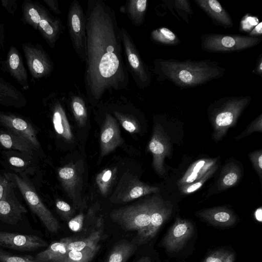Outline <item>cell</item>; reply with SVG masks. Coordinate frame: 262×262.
Here are the masks:
<instances>
[{
  "label": "cell",
  "mask_w": 262,
  "mask_h": 262,
  "mask_svg": "<svg viewBox=\"0 0 262 262\" xmlns=\"http://www.w3.org/2000/svg\"><path fill=\"white\" fill-rule=\"evenodd\" d=\"M154 64L158 81H168L181 89L194 88L222 78L226 71L217 62L210 59H157Z\"/></svg>",
  "instance_id": "cell-1"
},
{
  "label": "cell",
  "mask_w": 262,
  "mask_h": 262,
  "mask_svg": "<svg viewBox=\"0 0 262 262\" xmlns=\"http://www.w3.org/2000/svg\"><path fill=\"white\" fill-rule=\"evenodd\" d=\"M251 96L226 97L216 100L208 107L213 127V138L219 141L227 130L237 122L239 117L250 104Z\"/></svg>",
  "instance_id": "cell-2"
},
{
  "label": "cell",
  "mask_w": 262,
  "mask_h": 262,
  "mask_svg": "<svg viewBox=\"0 0 262 262\" xmlns=\"http://www.w3.org/2000/svg\"><path fill=\"white\" fill-rule=\"evenodd\" d=\"M161 199L152 197L130 205L113 210L112 221L125 231H143L149 224L151 214Z\"/></svg>",
  "instance_id": "cell-3"
},
{
  "label": "cell",
  "mask_w": 262,
  "mask_h": 262,
  "mask_svg": "<svg viewBox=\"0 0 262 262\" xmlns=\"http://www.w3.org/2000/svg\"><path fill=\"white\" fill-rule=\"evenodd\" d=\"M261 37L248 35L207 33L201 36V46L210 53L238 52L258 45Z\"/></svg>",
  "instance_id": "cell-4"
},
{
  "label": "cell",
  "mask_w": 262,
  "mask_h": 262,
  "mask_svg": "<svg viewBox=\"0 0 262 262\" xmlns=\"http://www.w3.org/2000/svg\"><path fill=\"white\" fill-rule=\"evenodd\" d=\"M8 175L19 189L31 211L37 216L46 228L51 233L57 232L60 228L58 220L43 203L31 183L16 174Z\"/></svg>",
  "instance_id": "cell-5"
},
{
  "label": "cell",
  "mask_w": 262,
  "mask_h": 262,
  "mask_svg": "<svg viewBox=\"0 0 262 262\" xmlns=\"http://www.w3.org/2000/svg\"><path fill=\"white\" fill-rule=\"evenodd\" d=\"M159 191L158 187L144 183L130 173H125L122 176L110 200L113 203L124 204Z\"/></svg>",
  "instance_id": "cell-6"
},
{
  "label": "cell",
  "mask_w": 262,
  "mask_h": 262,
  "mask_svg": "<svg viewBox=\"0 0 262 262\" xmlns=\"http://www.w3.org/2000/svg\"><path fill=\"white\" fill-rule=\"evenodd\" d=\"M22 49L32 78L38 79L49 75L51 62L40 45L25 42L23 43Z\"/></svg>",
  "instance_id": "cell-7"
},
{
  "label": "cell",
  "mask_w": 262,
  "mask_h": 262,
  "mask_svg": "<svg viewBox=\"0 0 262 262\" xmlns=\"http://www.w3.org/2000/svg\"><path fill=\"white\" fill-rule=\"evenodd\" d=\"M194 228L189 220L177 218L162 241V246L169 252L181 250L193 236Z\"/></svg>",
  "instance_id": "cell-8"
},
{
  "label": "cell",
  "mask_w": 262,
  "mask_h": 262,
  "mask_svg": "<svg viewBox=\"0 0 262 262\" xmlns=\"http://www.w3.org/2000/svg\"><path fill=\"white\" fill-rule=\"evenodd\" d=\"M0 124L28 141L36 149L40 148L37 132L26 119L16 114L0 111Z\"/></svg>",
  "instance_id": "cell-9"
},
{
  "label": "cell",
  "mask_w": 262,
  "mask_h": 262,
  "mask_svg": "<svg viewBox=\"0 0 262 262\" xmlns=\"http://www.w3.org/2000/svg\"><path fill=\"white\" fill-rule=\"evenodd\" d=\"M14 185V183L10 179L4 194L0 200V222L12 225L17 224L23 214L27 212L26 208L15 196Z\"/></svg>",
  "instance_id": "cell-10"
},
{
  "label": "cell",
  "mask_w": 262,
  "mask_h": 262,
  "mask_svg": "<svg viewBox=\"0 0 262 262\" xmlns=\"http://www.w3.org/2000/svg\"><path fill=\"white\" fill-rule=\"evenodd\" d=\"M148 149L152 155V166L160 176L165 173L164 159L170 154V144L160 124L155 125Z\"/></svg>",
  "instance_id": "cell-11"
},
{
  "label": "cell",
  "mask_w": 262,
  "mask_h": 262,
  "mask_svg": "<svg viewBox=\"0 0 262 262\" xmlns=\"http://www.w3.org/2000/svg\"><path fill=\"white\" fill-rule=\"evenodd\" d=\"M0 246L20 251H32L48 247V244L37 235L0 231Z\"/></svg>",
  "instance_id": "cell-12"
},
{
  "label": "cell",
  "mask_w": 262,
  "mask_h": 262,
  "mask_svg": "<svg viewBox=\"0 0 262 262\" xmlns=\"http://www.w3.org/2000/svg\"><path fill=\"white\" fill-rule=\"evenodd\" d=\"M171 212V207L161 199L152 212L149 224L143 231L137 234L133 242L137 246H140L152 239Z\"/></svg>",
  "instance_id": "cell-13"
},
{
  "label": "cell",
  "mask_w": 262,
  "mask_h": 262,
  "mask_svg": "<svg viewBox=\"0 0 262 262\" xmlns=\"http://www.w3.org/2000/svg\"><path fill=\"white\" fill-rule=\"evenodd\" d=\"M2 67L21 85L24 90L29 89L28 74L23 58L18 49L11 45L7 52Z\"/></svg>",
  "instance_id": "cell-14"
},
{
  "label": "cell",
  "mask_w": 262,
  "mask_h": 262,
  "mask_svg": "<svg viewBox=\"0 0 262 262\" xmlns=\"http://www.w3.org/2000/svg\"><path fill=\"white\" fill-rule=\"evenodd\" d=\"M100 143L101 157L114 151L123 143L118 124L110 115L106 116L100 133Z\"/></svg>",
  "instance_id": "cell-15"
},
{
  "label": "cell",
  "mask_w": 262,
  "mask_h": 262,
  "mask_svg": "<svg viewBox=\"0 0 262 262\" xmlns=\"http://www.w3.org/2000/svg\"><path fill=\"white\" fill-rule=\"evenodd\" d=\"M58 175L64 190L72 200L74 208H81L82 203L77 195L81 178L76 165L69 164L60 168Z\"/></svg>",
  "instance_id": "cell-16"
},
{
  "label": "cell",
  "mask_w": 262,
  "mask_h": 262,
  "mask_svg": "<svg viewBox=\"0 0 262 262\" xmlns=\"http://www.w3.org/2000/svg\"><path fill=\"white\" fill-rule=\"evenodd\" d=\"M194 2L208 16L214 25L226 29L233 27V22L230 15L219 1L194 0Z\"/></svg>",
  "instance_id": "cell-17"
},
{
  "label": "cell",
  "mask_w": 262,
  "mask_h": 262,
  "mask_svg": "<svg viewBox=\"0 0 262 262\" xmlns=\"http://www.w3.org/2000/svg\"><path fill=\"white\" fill-rule=\"evenodd\" d=\"M74 239L65 237L52 242L34 257L39 262H66L69 252L68 245Z\"/></svg>",
  "instance_id": "cell-18"
},
{
  "label": "cell",
  "mask_w": 262,
  "mask_h": 262,
  "mask_svg": "<svg viewBox=\"0 0 262 262\" xmlns=\"http://www.w3.org/2000/svg\"><path fill=\"white\" fill-rule=\"evenodd\" d=\"M197 215L209 224L219 227H229L236 221V217L230 209L224 207H217L203 210Z\"/></svg>",
  "instance_id": "cell-19"
},
{
  "label": "cell",
  "mask_w": 262,
  "mask_h": 262,
  "mask_svg": "<svg viewBox=\"0 0 262 262\" xmlns=\"http://www.w3.org/2000/svg\"><path fill=\"white\" fill-rule=\"evenodd\" d=\"M25 95L14 85L0 77V104L19 108L26 105Z\"/></svg>",
  "instance_id": "cell-20"
},
{
  "label": "cell",
  "mask_w": 262,
  "mask_h": 262,
  "mask_svg": "<svg viewBox=\"0 0 262 262\" xmlns=\"http://www.w3.org/2000/svg\"><path fill=\"white\" fill-rule=\"evenodd\" d=\"M96 225L92 232L84 238H75L68 245L70 250L80 251L88 248H94L99 245V242L102 237L104 220L102 216L97 220Z\"/></svg>",
  "instance_id": "cell-21"
},
{
  "label": "cell",
  "mask_w": 262,
  "mask_h": 262,
  "mask_svg": "<svg viewBox=\"0 0 262 262\" xmlns=\"http://www.w3.org/2000/svg\"><path fill=\"white\" fill-rule=\"evenodd\" d=\"M22 20L35 30H37L40 21L49 16L45 8L38 2L27 0L22 5Z\"/></svg>",
  "instance_id": "cell-22"
},
{
  "label": "cell",
  "mask_w": 262,
  "mask_h": 262,
  "mask_svg": "<svg viewBox=\"0 0 262 262\" xmlns=\"http://www.w3.org/2000/svg\"><path fill=\"white\" fill-rule=\"evenodd\" d=\"M217 159H202L195 162L178 182L180 187L193 183L202 177L213 166Z\"/></svg>",
  "instance_id": "cell-23"
},
{
  "label": "cell",
  "mask_w": 262,
  "mask_h": 262,
  "mask_svg": "<svg viewBox=\"0 0 262 262\" xmlns=\"http://www.w3.org/2000/svg\"><path fill=\"white\" fill-rule=\"evenodd\" d=\"M0 145L6 148L17 150L29 155H33L36 149L26 140L8 130H0Z\"/></svg>",
  "instance_id": "cell-24"
},
{
  "label": "cell",
  "mask_w": 262,
  "mask_h": 262,
  "mask_svg": "<svg viewBox=\"0 0 262 262\" xmlns=\"http://www.w3.org/2000/svg\"><path fill=\"white\" fill-rule=\"evenodd\" d=\"M52 111V122L57 134L66 141H73V135L62 108L56 104L53 106Z\"/></svg>",
  "instance_id": "cell-25"
},
{
  "label": "cell",
  "mask_w": 262,
  "mask_h": 262,
  "mask_svg": "<svg viewBox=\"0 0 262 262\" xmlns=\"http://www.w3.org/2000/svg\"><path fill=\"white\" fill-rule=\"evenodd\" d=\"M137 247L134 242L122 240L113 246L105 262H126L134 254Z\"/></svg>",
  "instance_id": "cell-26"
},
{
  "label": "cell",
  "mask_w": 262,
  "mask_h": 262,
  "mask_svg": "<svg viewBox=\"0 0 262 262\" xmlns=\"http://www.w3.org/2000/svg\"><path fill=\"white\" fill-rule=\"evenodd\" d=\"M241 170L234 163H230L224 166L221 173L218 183L219 190H224L235 186L241 177Z\"/></svg>",
  "instance_id": "cell-27"
},
{
  "label": "cell",
  "mask_w": 262,
  "mask_h": 262,
  "mask_svg": "<svg viewBox=\"0 0 262 262\" xmlns=\"http://www.w3.org/2000/svg\"><path fill=\"white\" fill-rule=\"evenodd\" d=\"M164 2L173 15L176 12L187 24H189V17H191L193 14L189 1L187 0H166Z\"/></svg>",
  "instance_id": "cell-28"
},
{
  "label": "cell",
  "mask_w": 262,
  "mask_h": 262,
  "mask_svg": "<svg viewBox=\"0 0 262 262\" xmlns=\"http://www.w3.org/2000/svg\"><path fill=\"white\" fill-rule=\"evenodd\" d=\"M37 30L48 44L53 47L57 34V21L48 16L40 21Z\"/></svg>",
  "instance_id": "cell-29"
},
{
  "label": "cell",
  "mask_w": 262,
  "mask_h": 262,
  "mask_svg": "<svg viewBox=\"0 0 262 262\" xmlns=\"http://www.w3.org/2000/svg\"><path fill=\"white\" fill-rule=\"evenodd\" d=\"M151 37L155 42L167 46H177L181 43L177 35L166 27H161L154 30Z\"/></svg>",
  "instance_id": "cell-30"
},
{
  "label": "cell",
  "mask_w": 262,
  "mask_h": 262,
  "mask_svg": "<svg viewBox=\"0 0 262 262\" xmlns=\"http://www.w3.org/2000/svg\"><path fill=\"white\" fill-rule=\"evenodd\" d=\"M116 167L106 168L99 173L96 178L97 186L103 196H106L116 175Z\"/></svg>",
  "instance_id": "cell-31"
},
{
  "label": "cell",
  "mask_w": 262,
  "mask_h": 262,
  "mask_svg": "<svg viewBox=\"0 0 262 262\" xmlns=\"http://www.w3.org/2000/svg\"><path fill=\"white\" fill-rule=\"evenodd\" d=\"M100 245L80 251L70 250L66 262H91L97 254Z\"/></svg>",
  "instance_id": "cell-32"
},
{
  "label": "cell",
  "mask_w": 262,
  "mask_h": 262,
  "mask_svg": "<svg viewBox=\"0 0 262 262\" xmlns=\"http://www.w3.org/2000/svg\"><path fill=\"white\" fill-rule=\"evenodd\" d=\"M217 169V165L215 164L202 177L195 182L180 187L181 192L184 194H187L198 190L214 174Z\"/></svg>",
  "instance_id": "cell-33"
},
{
  "label": "cell",
  "mask_w": 262,
  "mask_h": 262,
  "mask_svg": "<svg viewBox=\"0 0 262 262\" xmlns=\"http://www.w3.org/2000/svg\"><path fill=\"white\" fill-rule=\"evenodd\" d=\"M116 116L124 129L130 133H137L140 127L137 122L132 117L119 113H115Z\"/></svg>",
  "instance_id": "cell-34"
},
{
  "label": "cell",
  "mask_w": 262,
  "mask_h": 262,
  "mask_svg": "<svg viewBox=\"0 0 262 262\" xmlns=\"http://www.w3.org/2000/svg\"><path fill=\"white\" fill-rule=\"evenodd\" d=\"M0 262H39L30 255L21 256L5 252L0 249Z\"/></svg>",
  "instance_id": "cell-35"
},
{
  "label": "cell",
  "mask_w": 262,
  "mask_h": 262,
  "mask_svg": "<svg viewBox=\"0 0 262 262\" xmlns=\"http://www.w3.org/2000/svg\"><path fill=\"white\" fill-rule=\"evenodd\" d=\"M56 210L61 218L67 221L70 220L75 213V210L67 202L57 200L56 201Z\"/></svg>",
  "instance_id": "cell-36"
},
{
  "label": "cell",
  "mask_w": 262,
  "mask_h": 262,
  "mask_svg": "<svg viewBox=\"0 0 262 262\" xmlns=\"http://www.w3.org/2000/svg\"><path fill=\"white\" fill-rule=\"evenodd\" d=\"M259 23V19L257 17L248 13L241 20L239 30L249 34Z\"/></svg>",
  "instance_id": "cell-37"
},
{
  "label": "cell",
  "mask_w": 262,
  "mask_h": 262,
  "mask_svg": "<svg viewBox=\"0 0 262 262\" xmlns=\"http://www.w3.org/2000/svg\"><path fill=\"white\" fill-rule=\"evenodd\" d=\"M74 114L79 126L85 125L86 114L83 105L79 101H75L72 104Z\"/></svg>",
  "instance_id": "cell-38"
},
{
  "label": "cell",
  "mask_w": 262,
  "mask_h": 262,
  "mask_svg": "<svg viewBox=\"0 0 262 262\" xmlns=\"http://www.w3.org/2000/svg\"><path fill=\"white\" fill-rule=\"evenodd\" d=\"M262 131V114H260L253 120L247 127V128L240 135L236 137V140L241 139L255 132Z\"/></svg>",
  "instance_id": "cell-39"
},
{
  "label": "cell",
  "mask_w": 262,
  "mask_h": 262,
  "mask_svg": "<svg viewBox=\"0 0 262 262\" xmlns=\"http://www.w3.org/2000/svg\"><path fill=\"white\" fill-rule=\"evenodd\" d=\"M249 158L261 179L262 178V150L260 149L250 153Z\"/></svg>",
  "instance_id": "cell-40"
},
{
  "label": "cell",
  "mask_w": 262,
  "mask_h": 262,
  "mask_svg": "<svg viewBox=\"0 0 262 262\" xmlns=\"http://www.w3.org/2000/svg\"><path fill=\"white\" fill-rule=\"evenodd\" d=\"M85 215L81 212L72 217L68 222V227L73 232H78L83 229L84 225Z\"/></svg>",
  "instance_id": "cell-41"
},
{
  "label": "cell",
  "mask_w": 262,
  "mask_h": 262,
  "mask_svg": "<svg viewBox=\"0 0 262 262\" xmlns=\"http://www.w3.org/2000/svg\"><path fill=\"white\" fill-rule=\"evenodd\" d=\"M230 253L223 249L216 250L209 254L202 262H224Z\"/></svg>",
  "instance_id": "cell-42"
},
{
  "label": "cell",
  "mask_w": 262,
  "mask_h": 262,
  "mask_svg": "<svg viewBox=\"0 0 262 262\" xmlns=\"http://www.w3.org/2000/svg\"><path fill=\"white\" fill-rule=\"evenodd\" d=\"M71 24L73 33L75 34H79L81 30V21L77 13H75L71 15Z\"/></svg>",
  "instance_id": "cell-43"
},
{
  "label": "cell",
  "mask_w": 262,
  "mask_h": 262,
  "mask_svg": "<svg viewBox=\"0 0 262 262\" xmlns=\"http://www.w3.org/2000/svg\"><path fill=\"white\" fill-rule=\"evenodd\" d=\"M2 6L8 11L9 13L14 16L17 8V2L16 0H1Z\"/></svg>",
  "instance_id": "cell-44"
},
{
  "label": "cell",
  "mask_w": 262,
  "mask_h": 262,
  "mask_svg": "<svg viewBox=\"0 0 262 262\" xmlns=\"http://www.w3.org/2000/svg\"><path fill=\"white\" fill-rule=\"evenodd\" d=\"M8 161L11 165L18 168H23L27 165V163L23 159L15 156L10 157Z\"/></svg>",
  "instance_id": "cell-45"
},
{
  "label": "cell",
  "mask_w": 262,
  "mask_h": 262,
  "mask_svg": "<svg viewBox=\"0 0 262 262\" xmlns=\"http://www.w3.org/2000/svg\"><path fill=\"white\" fill-rule=\"evenodd\" d=\"M10 181V179L7 174L5 176L0 175V200L4 195Z\"/></svg>",
  "instance_id": "cell-46"
},
{
  "label": "cell",
  "mask_w": 262,
  "mask_h": 262,
  "mask_svg": "<svg viewBox=\"0 0 262 262\" xmlns=\"http://www.w3.org/2000/svg\"><path fill=\"white\" fill-rule=\"evenodd\" d=\"M146 0H138L136 1L135 8L138 13L141 16H143L147 8Z\"/></svg>",
  "instance_id": "cell-47"
},
{
  "label": "cell",
  "mask_w": 262,
  "mask_h": 262,
  "mask_svg": "<svg viewBox=\"0 0 262 262\" xmlns=\"http://www.w3.org/2000/svg\"><path fill=\"white\" fill-rule=\"evenodd\" d=\"M252 73L254 74L262 76V54H260L257 60L255 63V67L252 71Z\"/></svg>",
  "instance_id": "cell-48"
},
{
  "label": "cell",
  "mask_w": 262,
  "mask_h": 262,
  "mask_svg": "<svg viewBox=\"0 0 262 262\" xmlns=\"http://www.w3.org/2000/svg\"><path fill=\"white\" fill-rule=\"evenodd\" d=\"M262 23L260 21L248 34V35L254 37H261Z\"/></svg>",
  "instance_id": "cell-49"
},
{
  "label": "cell",
  "mask_w": 262,
  "mask_h": 262,
  "mask_svg": "<svg viewBox=\"0 0 262 262\" xmlns=\"http://www.w3.org/2000/svg\"><path fill=\"white\" fill-rule=\"evenodd\" d=\"M4 25L0 21V49L3 46L5 40Z\"/></svg>",
  "instance_id": "cell-50"
},
{
  "label": "cell",
  "mask_w": 262,
  "mask_h": 262,
  "mask_svg": "<svg viewBox=\"0 0 262 262\" xmlns=\"http://www.w3.org/2000/svg\"><path fill=\"white\" fill-rule=\"evenodd\" d=\"M43 1L53 11L55 12H58V8L55 1L51 0H44Z\"/></svg>",
  "instance_id": "cell-51"
},
{
  "label": "cell",
  "mask_w": 262,
  "mask_h": 262,
  "mask_svg": "<svg viewBox=\"0 0 262 262\" xmlns=\"http://www.w3.org/2000/svg\"><path fill=\"white\" fill-rule=\"evenodd\" d=\"M234 259L235 254L233 253H231L224 262H234Z\"/></svg>",
  "instance_id": "cell-52"
},
{
  "label": "cell",
  "mask_w": 262,
  "mask_h": 262,
  "mask_svg": "<svg viewBox=\"0 0 262 262\" xmlns=\"http://www.w3.org/2000/svg\"><path fill=\"white\" fill-rule=\"evenodd\" d=\"M255 216L257 220L261 221V208L258 209L255 212Z\"/></svg>",
  "instance_id": "cell-53"
},
{
  "label": "cell",
  "mask_w": 262,
  "mask_h": 262,
  "mask_svg": "<svg viewBox=\"0 0 262 262\" xmlns=\"http://www.w3.org/2000/svg\"><path fill=\"white\" fill-rule=\"evenodd\" d=\"M137 262H151L148 257H142Z\"/></svg>",
  "instance_id": "cell-54"
}]
</instances>
